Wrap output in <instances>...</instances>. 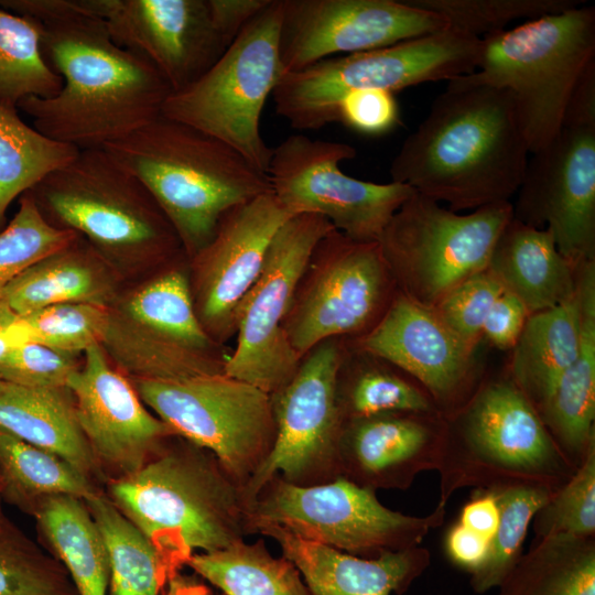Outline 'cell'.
I'll return each mask as SVG.
<instances>
[{
    "label": "cell",
    "mask_w": 595,
    "mask_h": 595,
    "mask_svg": "<svg viewBox=\"0 0 595 595\" xmlns=\"http://www.w3.org/2000/svg\"><path fill=\"white\" fill-rule=\"evenodd\" d=\"M80 150L55 141L25 123L17 108L0 104V227L10 204Z\"/></svg>",
    "instance_id": "d590c367"
},
{
    "label": "cell",
    "mask_w": 595,
    "mask_h": 595,
    "mask_svg": "<svg viewBox=\"0 0 595 595\" xmlns=\"http://www.w3.org/2000/svg\"><path fill=\"white\" fill-rule=\"evenodd\" d=\"M335 230L324 217L294 215L275 232L262 271L245 298L237 321V345L224 372L269 394L295 375L301 357L288 342L282 323L298 282L317 242Z\"/></svg>",
    "instance_id": "9a60e30c"
},
{
    "label": "cell",
    "mask_w": 595,
    "mask_h": 595,
    "mask_svg": "<svg viewBox=\"0 0 595 595\" xmlns=\"http://www.w3.org/2000/svg\"><path fill=\"white\" fill-rule=\"evenodd\" d=\"M161 595H224L216 594L198 575L177 572L166 582Z\"/></svg>",
    "instance_id": "db71d44e"
},
{
    "label": "cell",
    "mask_w": 595,
    "mask_h": 595,
    "mask_svg": "<svg viewBox=\"0 0 595 595\" xmlns=\"http://www.w3.org/2000/svg\"><path fill=\"white\" fill-rule=\"evenodd\" d=\"M396 293L378 241H356L333 230L309 259L282 323L283 333L302 358L326 339L367 333Z\"/></svg>",
    "instance_id": "4fadbf2b"
},
{
    "label": "cell",
    "mask_w": 595,
    "mask_h": 595,
    "mask_svg": "<svg viewBox=\"0 0 595 595\" xmlns=\"http://www.w3.org/2000/svg\"><path fill=\"white\" fill-rule=\"evenodd\" d=\"M346 350L344 338L317 344L301 358L293 378L271 394L275 441L246 486L251 505L274 475L296 486L325 484L340 476L338 443L344 420L336 399V379Z\"/></svg>",
    "instance_id": "2e32d148"
},
{
    "label": "cell",
    "mask_w": 595,
    "mask_h": 595,
    "mask_svg": "<svg viewBox=\"0 0 595 595\" xmlns=\"http://www.w3.org/2000/svg\"><path fill=\"white\" fill-rule=\"evenodd\" d=\"M84 355L67 382L78 424L102 473L109 469L110 479L128 476L176 434L145 409L137 390L109 366L100 344Z\"/></svg>",
    "instance_id": "44dd1931"
},
{
    "label": "cell",
    "mask_w": 595,
    "mask_h": 595,
    "mask_svg": "<svg viewBox=\"0 0 595 595\" xmlns=\"http://www.w3.org/2000/svg\"><path fill=\"white\" fill-rule=\"evenodd\" d=\"M483 40L451 26L390 46L338 55L285 73L272 97L275 111L298 130H318L337 121L336 108L347 94L365 89L397 93L429 82L473 73Z\"/></svg>",
    "instance_id": "8992f818"
},
{
    "label": "cell",
    "mask_w": 595,
    "mask_h": 595,
    "mask_svg": "<svg viewBox=\"0 0 595 595\" xmlns=\"http://www.w3.org/2000/svg\"><path fill=\"white\" fill-rule=\"evenodd\" d=\"M445 550L452 563L472 575L486 561L489 540L457 522L446 533Z\"/></svg>",
    "instance_id": "f907efd6"
},
{
    "label": "cell",
    "mask_w": 595,
    "mask_h": 595,
    "mask_svg": "<svg viewBox=\"0 0 595 595\" xmlns=\"http://www.w3.org/2000/svg\"><path fill=\"white\" fill-rule=\"evenodd\" d=\"M580 336L581 301L576 280L572 298L529 315L512 348L511 380L537 411L574 360Z\"/></svg>",
    "instance_id": "83f0119b"
},
{
    "label": "cell",
    "mask_w": 595,
    "mask_h": 595,
    "mask_svg": "<svg viewBox=\"0 0 595 595\" xmlns=\"http://www.w3.org/2000/svg\"><path fill=\"white\" fill-rule=\"evenodd\" d=\"M28 193L51 225L85 235L108 252L160 253L181 246L149 191L104 149L80 150Z\"/></svg>",
    "instance_id": "9c48e42d"
},
{
    "label": "cell",
    "mask_w": 595,
    "mask_h": 595,
    "mask_svg": "<svg viewBox=\"0 0 595 595\" xmlns=\"http://www.w3.org/2000/svg\"><path fill=\"white\" fill-rule=\"evenodd\" d=\"M76 239L74 231L51 225L28 192L21 195L18 212L0 230V298L24 270L65 250Z\"/></svg>",
    "instance_id": "60d3db41"
},
{
    "label": "cell",
    "mask_w": 595,
    "mask_h": 595,
    "mask_svg": "<svg viewBox=\"0 0 595 595\" xmlns=\"http://www.w3.org/2000/svg\"><path fill=\"white\" fill-rule=\"evenodd\" d=\"M121 47L148 60L172 91L194 83L228 47L207 0H79Z\"/></svg>",
    "instance_id": "ffe728a7"
},
{
    "label": "cell",
    "mask_w": 595,
    "mask_h": 595,
    "mask_svg": "<svg viewBox=\"0 0 595 595\" xmlns=\"http://www.w3.org/2000/svg\"><path fill=\"white\" fill-rule=\"evenodd\" d=\"M79 367L76 354L25 342L0 361V379L30 388H63Z\"/></svg>",
    "instance_id": "bcb514c9"
},
{
    "label": "cell",
    "mask_w": 595,
    "mask_h": 595,
    "mask_svg": "<svg viewBox=\"0 0 595 595\" xmlns=\"http://www.w3.org/2000/svg\"><path fill=\"white\" fill-rule=\"evenodd\" d=\"M291 217L272 191L266 192L226 212L212 240L191 258L195 311L216 344L236 336L241 304L262 271L272 238Z\"/></svg>",
    "instance_id": "d6986e66"
},
{
    "label": "cell",
    "mask_w": 595,
    "mask_h": 595,
    "mask_svg": "<svg viewBox=\"0 0 595 595\" xmlns=\"http://www.w3.org/2000/svg\"><path fill=\"white\" fill-rule=\"evenodd\" d=\"M101 149L149 191L190 258L226 212L271 191L268 174L231 147L163 116Z\"/></svg>",
    "instance_id": "277c9868"
},
{
    "label": "cell",
    "mask_w": 595,
    "mask_h": 595,
    "mask_svg": "<svg viewBox=\"0 0 595 595\" xmlns=\"http://www.w3.org/2000/svg\"><path fill=\"white\" fill-rule=\"evenodd\" d=\"M483 40L478 67L450 83L508 90L530 154L556 136L572 95L595 62V9L577 6Z\"/></svg>",
    "instance_id": "5b68a950"
},
{
    "label": "cell",
    "mask_w": 595,
    "mask_h": 595,
    "mask_svg": "<svg viewBox=\"0 0 595 595\" xmlns=\"http://www.w3.org/2000/svg\"><path fill=\"white\" fill-rule=\"evenodd\" d=\"M3 386H4V381H2V380L0 379V391L2 390Z\"/></svg>",
    "instance_id": "11a10c76"
},
{
    "label": "cell",
    "mask_w": 595,
    "mask_h": 595,
    "mask_svg": "<svg viewBox=\"0 0 595 595\" xmlns=\"http://www.w3.org/2000/svg\"><path fill=\"white\" fill-rule=\"evenodd\" d=\"M529 315L524 304L504 290L488 312L482 334L497 348L512 349Z\"/></svg>",
    "instance_id": "c3c4849f"
},
{
    "label": "cell",
    "mask_w": 595,
    "mask_h": 595,
    "mask_svg": "<svg viewBox=\"0 0 595 595\" xmlns=\"http://www.w3.org/2000/svg\"><path fill=\"white\" fill-rule=\"evenodd\" d=\"M136 390L176 435L212 452L245 488L273 448L271 394L246 381L225 372L137 379Z\"/></svg>",
    "instance_id": "7c38bea8"
},
{
    "label": "cell",
    "mask_w": 595,
    "mask_h": 595,
    "mask_svg": "<svg viewBox=\"0 0 595 595\" xmlns=\"http://www.w3.org/2000/svg\"><path fill=\"white\" fill-rule=\"evenodd\" d=\"M347 350L336 379V399L343 420L388 412L435 413L432 398L388 363Z\"/></svg>",
    "instance_id": "d6a6232c"
},
{
    "label": "cell",
    "mask_w": 595,
    "mask_h": 595,
    "mask_svg": "<svg viewBox=\"0 0 595 595\" xmlns=\"http://www.w3.org/2000/svg\"><path fill=\"white\" fill-rule=\"evenodd\" d=\"M536 531L542 538H591L595 531V441L580 466L538 511Z\"/></svg>",
    "instance_id": "ee69618b"
},
{
    "label": "cell",
    "mask_w": 595,
    "mask_h": 595,
    "mask_svg": "<svg viewBox=\"0 0 595 595\" xmlns=\"http://www.w3.org/2000/svg\"><path fill=\"white\" fill-rule=\"evenodd\" d=\"M515 99L506 90L447 82L390 164L392 182L452 210L510 202L529 160Z\"/></svg>",
    "instance_id": "7a4b0ae2"
},
{
    "label": "cell",
    "mask_w": 595,
    "mask_h": 595,
    "mask_svg": "<svg viewBox=\"0 0 595 595\" xmlns=\"http://www.w3.org/2000/svg\"><path fill=\"white\" fill-rule=\"evenodd\" d=\"M186 565L224 595H310L296 566L271 555L263 539L195 553Z\"/></svg>",
    "instance_id": "4dcf8cb0"
},
{
    "label": "cell",
    "mask_w": 595,
    "mask_h": 595,
    "mask_svg": "<svg viewBox=\"0 0 595 595\" xmlns=\"http://www.w3.org/2000/svg\"><path fill=\"white\" fill-rule=\"evenodd\" d=\"M513 218L511 202L458 214L414 192L393 214L378 244L397 291L426 306L487 269Z\"/></svg>",
    "instance_id": "30bf717a"
},
{
    "label": "cell",
    "mask_w": 595,
    "mask_h": 595,
    "mask_svg": "<svg viewBox=\"0 0 595 595\" xmlns=\"http://www.w3.org/2000/svg\"><path fill=\"white\" fill-rule=\"evenodd\" d=\"M0 495V595H78L64 567L11 520Z\"/></svg>",
    "instance_id": "ab89813d"
},
{
    "label": "cell",
    "mask_w": 595,
    "mask_h": 595,
    "mask_svg": "<svg viewBox=\"0 0 595 595\" xmlns=\"http://www.w3.org/2000/svg\"><path fill=\"white\" fill-rule=\"evenodd\" d=\"M463 448L443 456L447 490L478 483L493 475L511 484L553 487L551 479L566 462L538 411L511 379L498 380L480 390L468 405L462 423Z\"/></svg>",
    "instance_id": "e0dca14e"
},
{
    "label": "cell",
    "mask_w": 595,
    "mask_h": 595,
    "mask_svg": "<svg viewBox=\"0 0 595 595\" xmlns=\"http://www.w3.org/2000/svg\"><path fill=\"white\" fill-rule=\"evenodd\" d=\"M53 555L68 572L78 595H107L108 554L84 500L53 495L40 500L31 513Z\"/></svg>",
    "instance_id": "f1b7e54d"
},
{
    "label": "cell",
    "mask_w": 595,
    "mask_h": 595,
    "mask_svg": "<svg viewBox=\"0 0 595 595\" xmlns=\"http://www.w3.org/2000/svg\"><path fill=\"white\" fill-rule=\"evenodd\" d=\"M25 342L77 354L104 342L111 316L106 306L67 302L20 315Z\"/></svg>",
    "instance_id": "7bdbcfd3"
},
{
    "label": "cell",
    "mask_w": 595,
    "mask_h": 595,
    "mask_svg": "<svg viewBox=\"0 0 595 595\" xmlns=\"http://www.w3.org/2000/svg\"><path fill=\"white\" fill-rule=\"evenodd\" d=\"M351 347L410 375L437 402L448 401L462 388L474 351L434 307L399 291L381 318L354 338Z\"/></svg>",
    "instance_id": "7402d4cb"
},
{
    "label": "cell",
    "mask_w": 595,
    "mask_h": 595,
    "mask_svg": "<svg viewBox=\"0 0 595 595\" xmlns=\"http://www.w3.org/2000/svg\"><path fill=\"white\" fill-rule=\"evenodd\" d=\"M434 414L388 412L344 421L340 476L374 491L404 489L420 472L440 468L446 432Z\"/></svg>",
    "instance_id": "603a6c76"
},
{
    "label": "cell",
    "mask_w": 595,
    "mask_h": 595,
    "mask_svg": "<svg viewBox=\"0 0 595 595\" xmlns=\"http://www.w3.org/2000/svg\"><path fill=\"white\" fill-rule=\"evenodd\" d=\"M577 290L578 350L538 413L556 444L582 461L595 441V261L577 267Z\"/></svg>",
    "instance_id": "484cf974"
},
{
    "label": "cell",
    "mask_w": 595,
    "mask_h": 595,
    "mask_svg": "<svg viewBox=\"0 0 595 595\" xmlns=\"http://www.w3.org/2000/svg\"><path fill=\"white\" fill-rule=\"evenodd\" d=\"M128 313L138 325L184 347L203 353H225L203 328L194 306L190 278L173 268L140 289Z\"/></svg>",
    "instance_id": "8d00e7d4"
},
{
    "label": "cell",
    "mask_w": 595,
    "mask_h": 595,
    "mask_svg": "<svg viewBox=\"0 0 595 595\" xmlns=\"http://www.w3.org/2000/svg\"><path fill=\"white\" fill-rule=\"evenodd\" d=\"M499 505L495 493L487 489L462 509L459 523L490 541L499 523Z\"/></svg>",
    "instance_id": "816d5d0a"
},
{
    "label": "cell",
    "mask_w": 595,
    "mask_h": 595,
    "mask_svg": "<svg viewBox=\"0 0 595 595\" xmlns=\"http://www.w3.org/2000/svg\"><path fill=\"white\" fill-rule=\"evenodd\" d=\"M22 343L25 338L21 317L0 298V361Z\"/></svg>",
    "instance_id": "f5cc1de1"
},
{
    "label": "cell",
    "mask_w": 595,
    "mask_h": 595,
    "mask_svg": "<svg viewBox=\"0 0 595 595\" xmlns=\"http://www.w3.org/2000/svg\"><path fill=\"white\" fill-rule=\"evenodd\" d=\"M578 266L560 253L549 229L512 218L499 236L487 269L532 314L573 296Z\"/></svg>",
    "instance_id": "d4e9b609"
},
{
    "label": "cell",
    "mask_w": 595,
    "mask_h": 595,
    "mask_svg": "<svg viewBox=\"0 0 595 595\" xmlns=\"http://www.w3.org/2000/svg\"><path fill=\"white\" fill-rule=\"evenodd\" d=\"M271 0H207L214 26L229 45Z\"/></svg>",
    "instance_id": "681fc988"
},
{
    "label": "cell",
    "mask_w": 595,
    "mask_h": 595,
    "mask_svg": "<svg viewBox=\"0 0 595 595\" xmlns=\"http://www.w3.org/2000/svg\"><path fill=\"white\" fill-rule=\"evenodd\" d=\"M591 538L540 539L498 587L499 595H595Z\"/></svg>",
    "instance_id": "836d02e7"
},
{
    "label": "cell",
    "mask_w": 595,
    "mask_h": 595,
    "mask_svg": "<svg viewBox=\"0 0 595 595\" xmlns=\"http://www.w3.org/2000/svg\"><path fill=\"white\" fill-rule=\"evenodd\" d=\"M0 484H1V482H0Z\"/></svg>",
    "instance_id": "9f6ffc18"
},
{
    "label": "cell",
    "mask_w": 595,
    "mask_h": 595,
    "mask_svg": "<svg viewBox=\"0 0 595 595\" xmlns=\"http://www.w3.org/2000/svg\"><path fill=\"white\" fill-rule=\"evenodd\" d=\"M440 15L448 26L483 39L518 20H533L581 6L576 0H408Z\"/></svg>",
    "instance_id": "b9f144b4"
},
{
    "label": "cell",
    "mask_w": 595,
    "mask_h": 595,
    "mask_svg": "<svg viewBox=\"0 0 595 595\" xmlns=\"http://www.w3.org/2000/svg\"><path fill=\"white\" fill-rule=\"evenodd\" d=\"M513 218L547 228L574 266L595 261V64L578 82L561 129L531 153Z\"/></svg>",
    "instance_id": "8fae6325"
},
{
    "label": "cell",
    "mask_w": 595,
    "mask_h": 595,
    "mask_svg": "<svg viewBox=\"0 0 595 595\" xmlns=\"http://www.w3.org/2000/svg\"><path fill=\"white\" fill-rule=\"evenodd\" d=\"M281 20L282 0H271L205 74L171 93L161 112L223 141L266 174L272 148L262 138L260 120L284 74L279 53Z\"/></svg>",
    "instance_id": "52a82bcc"
},
{
    "label": "cell",
    "mask_w": 595,
    "mask_h": 595,
    "mask_svg": "<svg viewBox=\"0 0 595 595\" xmlns=\"http://www.w3.org/2000/svg\"><path fill=\"white\" fill-rule=\"evenodd\" d=\"M336 118L358 133L378 137L397 127L400 119L399 106L392 91L356 90L339 100Z\"/></svg>",
    "instance_id": "7dc6e473"
},
{
    "label": "cell",
    "mask_w": 595,
    "mask_h": 595,
    "mask_svg": "<svg viewBox=\"0 0 595 595\" xmlns=\"http://www.w3.org/2000/svg\"><path fill=\"white\" fill-rule=\"evenodd\" d=\"M84 502L108 554V595H161L171 576L147 537L100 490Z\"/></svg>",
    "instance_id": "1f68e13d"
},
{
    "label": "cell",
    "mask_w": 595,
    "mask_h": 595,
    "mask_svg": "<svg viewBox=\"0 0 595 595\" xmlns=\"http://www.w3.org/2000/svg\"><path fill=\"white\" fill-rule=\"evenodd\" d=\"M73 244L34 263L8 284L1 298L15 313L26 315L67 302L105 306L107 288L88 256L73 250Z\"/></svg>",
    "instance_id": "e575fe53"
},
{
    "label": "cell",
    "mask_w": 595,
    "mask_h": 595,
    "mask_svg": "<svg viewBox=\"0 0 595 595\" xmlns=\"http://www.w3.org/2000/svg\"><path fill=\"white\" fill-rule=\"evenodd\" d=\"M108 498L147 537L172 577L190 558L249 536L251 502L208 450L170 436L137 472L107 480Z\"/></svg>",
    "instance_id": "3957f363"
},
{
    "label": "cell",
    "mask_w": 595,
    "mask_h": 595,
    "mask_svg": "<svg viewBox=\"0 0 595 595\" xmlns=\"http://www.w3.org/2000/svg\"><path fill=\"white\" fill-rule=\"evenodd\" d=\"M0 428L60 456L91 480L105 477L78 424L68 387L30 388L4 382Z\"/></svg>",
    "instance_id": "4316f807"
},
{
    "label": "cell",
    "mask_w": 595,
    "mask_h": 595,
    "mask_svg": "<svg viewBox=\"0 0 595 595\" xmlns=\"http://www.w3.org/2000/svg\"><path fill=\"white\" fill-rule=\"evenodd\" d=\"M355 156L350 144L291 134L272 148L271 191L292 216L320 215L353 240L378 241L415 191L398 182L378 184L346 175L339 163Z\"/></svg>",
    "instance_id": "5bb4252c"
},
{
    "label": "cell",
    "mask_w": 595,
    "mask_h": 595,
    "mask_svg": "<svg viewBox=\"0 0 595 595\" xmlns=\"http://www.w3.org/2000/svg\"><path fill=\"white\" fill-rule=\"evenodd\" d=\"M0 495L3 501L31 513L47 496L85 500L99 491L94 482L60 456L0 428Z\"/></svg>",
    "instance_id": "f546056e"
},
{
    "label": "cell",
    "mask_w": 595,
    "mask_h": 595,
    "mask_svg": "<svg viewBox=\"0 0 595 595\" xmlns=\"http://www.w3.org/2000/svg\"><path fill=\"white\" fill-rule=\"evenodd\" d=\"M447 26L440 15L408 0H282L280 61L285 74Z\"/></svg>",
    "instance_id": "ac0fdd59"
},
{
    "label": "cell",
    "mask_w": 595,
    "mask_h": 595,
    "mask_svg": "<svg viewBox=\"0 0 595 595\" xmlns=\"http://www.w3.org/2000/svg\"><path fill=\"white\" fill-rule=\"evenodd\" d=\"M279 544L301 573L310 595H402L430 564L426 549L415 547L367 559L311 542L277 526L257 532Z\"/></svg>",
    "instance_id": "cb8c5ba5"
},
{
    "label": "cell",
    "mask_w": 595,
    "mask_h": 595,
    "mask_svg": "<svg viewBox=\"0 0 595 595\" xmlns=\"http://www.w3.org/2000/svg\"><path fill=\"white\" fill-rule=\"evenodd\" d=\"M502 292L499 281L485 269L458 283L433 307L443 322L475 349L487 314Z\"/></svg>",
    "instance_id": "f6af8a7d"
},
{
    "label": "cell",
    "mask_w": 595,
    "mask_h": 595,
    "mask_svg": "<svg viewBox=\"0 0 595 595\" xmlns=\"http://www.w3.org/2000/svg\"><path fill=\"white\" fill-rule=\"evenodd\" d=\"M491 489L498 500V527L489 541L486 561L470 576L475 593L499 587L521 558L529 523L558 490L539 484L517 483Z\"/></svg>",
    "instance_id": "f35d334b"
},
{
    "label": "cell",
    "mask_w": 595,
    "mask_h": 595,
    "mask_svg": "<svg viewBox=\"0 0 595 595\" xmlns=\"http://www.w3.org/2000/svg\"><path fill=\"white\" fill-rule=\"evenodd\" d=\"M37 22L43 55L63 82L52 97L19 102L37 131L78 150L101 149L161 116L167 82L119 46L79 0H46Z\"/></svg>",
    "instance_id": "6da1fadb"
},
{
    "label": "cell",
    "mask_w": 595,
    "mask_h": 595,
    "mask_svg": "<svg viewBox=\"0 0 595 595\" xmlns=\"http://www.w3.org/2000/svg\"><path fill=\"white\" fill-rule=\"evenodd\" d=\"M62 83L43 55L41 23L0 9V104L18 109L26 97L54 96Z\"/></svg>",
    "instance_id": "74e56055"
},
{
    "label": "cell",
    "mask_w": 595,
    "mask_h": 595,
    "mask_svg": "<svg viewBox=\"0 0 595 595\" xmlns=\"http://www.w3.org/2000/svg\"><path fill=\"white\" fill-rule=\"evenodd\" d=\"M445 505L433 512L409 516L385 507L376 491L343 476L332 482L296 486L279 475L259 489L249 512V533L280 527L296 537L335 550L372 559L419 547L442 524Z\"/></svg>",
    "instance_id": "ba28073f"
}]
</instances>
